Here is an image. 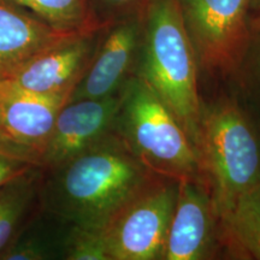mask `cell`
<instances>
[{
  "instance_id": "6da1fadb",
  "label": "cell",
  "mask_w": 260,
  "mask_h": 260,
  "mask_svg": "<svg viewBox=\"0 0 260 260\" xmlns=\"http://www.w3.org/2000/svg\"><path fill=\"white\" fill-rule=\"evenodd\" d=\"M158 175L115 132L52 170H42L40 207L61 222L104 232Z\"/></svg>"
},
{
  "instance_id": "7a4b0ae2",
  "label": "cell",
  "mask_w": 260,
  "mask_h": 260,
  "mask_svg": "<svg viewBox=\"0 0 260 260\" xmlns=\"http://www.w3.org/2000/svg\"><path fill=\"white\" fill-rule=\"evenodd\" d=\"M199 70L177 0H151L145 12L136 75L176 116L197 152L203 111Z\"/></svg>"
},
{
  "instance_id": "3957f363",
  "label": "cell",
  "mask_w": 260,
  "mask_h": 260,
  "mask_svg": "<svg viewBox=\"0 0 260 260\" xmlns=\"http://www.w3.org/2000/svg\"><path fill=\"white\" fill-rule=\"evenodd\" d=\"M198 154L220 219L260 182V133L236 99L203 103Z\"/></svg>"
},
{
  "instance_id": "277c9868",
  "label": "cell",
  "mask_w": 260,
  "mask_h": 260,
  "mask_svg": "<svg viewBox=\"0 0 260 260\" xmlns=\"http://www.w3.org/2000/svg\"><path fill=\"white\" fill-rule=\"evenodd\" d=\"M113 132L158 176L205 180L199 155L186 130L139 75H133L123 87Z\"/></svg>"
},
{
  "instance_id": "5b68a950",
  "label": "cell",
  "mask_w": 260,
  "mask_h": 260,
  "mask_svg": "<svg viewBox=\"0 0 260 260\" xmlns=\"http://www.w3.org/2000/svg\"><path fill=\"white\" fill-rule=\"evenodd\" d=\"M199 69L235 79L252 38L249 0H177Z\"/></svg>"
},
{
  "instance_id": "8992f818",
  "label": "cell",
  "mask_w": 260,
  "mask_h": 260,
  "mask_svg": "<svg viewBox=\"0 0 260 260\" xmlns=\"http://www.w3.org/2000/svg\"><path fill=\"white\" fill-rule=\"evenodd\" d=\"M180 181L158 176L103 232L109 260H161Z\"/></svg>"
},
{
  "instance_id": "52a82bcc",
  "label": "cell",
  "mask_w": 260,
  "mask_h": 260,
  "mask_svg": "<svg viewBox=\"0 0 260 260\" xmlns=\"http://www.w3.org/2000/svg\"><path fill=\"white\" fill-rule=\"evenodd\" d=\"M96 39L98 29L70 32L2 82L23 92L69 102L88 69Z\"/></svg>"
},
{
  "instance_id": "ba28073f",
  "label": "cell",
  "mask_w": 260,
  "mask_h": 260,
  "mask_svg": "<svg viewBox=\"0 0 260 260\" xmlns=\"http://www.w3.org/2000/svg\"><path fill=\"white\" fill-rule=\"evenodd\" d=\"M144 18L145 14L130 16L98 29L92 60L69 102L103 99L121 92L138 69Z\"/></svg>"
},
{
  "instance_id": "9c48e42d",
  "label": "cell",
  "mask_w": 260,
  "mask_h": 260,
  "mask_svg": "<svg viewBox=\"0 0 260 260\" xmlns=\"http://www.w3.org/2000/svg\"><path fill=\"white\" fill-rule=\"evenodd\" d=\"M223 246L222 225L205 180H182L161 260H204Z\"/></svg>"
},
{
  "instance_id": "30bf717a",
  "label": "cell",
  "mask_w": 260,
  "mask_h": 260,
  "mask_svg": "<svg viewBox=\"0 0 260 260\" xmlns=\"http://www.w3.org/2000/svg\"><path fill=\"white\" fill-rule=\"evenodd\" d=\"M121 99L122 90L103 99L70 100L65 104L39 155L37 167L44 171L60 167L109 135Z\"/></svg>"
},
{
  "instance_id": "8fae6325",
  "label": "cell",
  "mask_w": 260,
  "mask_h": 260,
  "mask_svg": "<svg viewBox=\"0 0 260 260\" xmlns=\"http://www.w3.org/2000/svg\"><path fill=\"white\" fill-rule=\"evenodd\" d=\"M67 103L0 82V147L37 165L58 113Z\"/></svg>"
},
{
  "instance_id": "7c38bea8",
  "label": "cell",
  "mask_w": 260,
  "mask_h": 260,
  "mask_svg": "<svg viewBox=\"0 0 260 260\" xmlns=\"http://www.w3.org/2000/svg\"><path fill=\"white\" fill-rule=\"evenodd\" d=\"M68 34L14 0H0V82Z\"/></svg>"
},
{
  "instance_id": "4fadbf2b",
  "label": "cell",
  "mask_w": 260,
  "mask_h": 260,
  "mask_svg": "<svg viewBox=\"0 0 260 260\" xmlns=\"http://www.w3.org/2000/svg\"><path fill=\"white\" fill-rule=\"evenodd\" d=\"M41 175L34 167L0 188V255L40 211Z\"/></svg>"
},
{
  "instance_id": "5bb4252c",
  "label": "cell",
  "mask_w": 260,
  "mask_h": 260,
  "mask_svg": "<svg viewBox=\"0 0 260 260\" xmlns=\"http://www.w3.org/2000/svg\"><path fill=\"white\" fill-rule=\"evenodd\" d=\"M69 226V224L40 209L2 253L0 260L64 259Z\"/></svg>"
},
{
  "instance_id": "9a60e30c",
  "label": "cell",
  "mask_w": 260,
  "mask_h": 260,
  "mask_svg": "<svg viewBox=\"0 0 260 260\" xmlns=\"http://www.w3.org/2000/svg\"><path fill=\"white\" fill-rule=\"evenodd\" d=\"M223 247L243 259L260 260V182L220 218Z\"/></svg>"
},
{
  "instance_id": "2e32d148",
  "label": "cell",
  "mask_w": 260,
  "mask_h": 260,
  "mask_svg": "<svg viewBox=\"0 0 260 260\" xmlns=\"http://www.w3.org/2000/svg\"><path fill=\"white\" fill-rule=\"evenodd\" d=\"M64 32L92 29L88 23V0H14Z\"/></svg>"
},
{
  "instance_id": "e0dca14e",
  "label": "cell",
  "mask_w": 260,
  "mask_h": 260,
  "mask_svg": "<svg viewBox=\"0 0 260 260\" xmlns=\"http://www.w3.org/2000/svg\"><path fill=\"white\" fill-rule=\"evenodd\" d=\"M67 260H109L102 232L70 225L64 247Z\"/></svg>"
},
{
  "instance_id": "ac0fdd59",
  "label": "cell",
  "mask_w": 260,
  "mask_h": 260,
  "mask_svg": "<svg viewBox=\"0 0 260 260\" xmlns=\"http://www.w3.org/2000/svg\"><path fill=\"white\" fill-rule=\"evenodd\" d=\"M151 0H88V23L99 29L112 22L145 14Z\"/></svg>"
},
{
  "instance_id": "d6986e66",
  "label": "cell",
  "mask_w": 260,
  "mask_h": 260,
  "mask_svg": "<svg viewBox=\"0 0 260 260\" xmlns=\"http://www.w3.org/2000/svg\"><path fill=\"white\" fill-rule=\"evenodd\" d=\"M235 79L245 95L260 111V28L253 29L251 41Z\"/></svg>"
},
{
  "instance_id": "ffe728a7",
  "label": "cell",
  "mask_w": 260,
  "mask_h": 260,
  "mask_svg": "<svg viewBox=\"0 0 260 260\" xmlns=\"http://www.w3.org/2000/svg\"><path fill=\"white\" fill-rule=\"evenodd\" d=\"M34 167L37 165L0 147V188Z\"/></svg>"
},
{
  "instance_id": "44dd1931",
  "label": "cell",
  "mask_w": 260,
  "mask_h": 260,
  "mask_svg": "<svg viewBox=\"0 0 260 260\" xmlns=\"http://www.w3.org/2000/svg\"><path fill=\"white\" fill-rule=\"evenodd\" d=\"M249 8H251V15L260 14V0H249Z\"/></svg>"
},
{
  "instance_id": "7402d4cb",
  "label": "cell",
  "mask_w": 260,
  "mask_h": 260,
  "mask_svg": "<svg viewBox=\"0 0 260 260\" xmlns=\"http://www.w3.org/2000/svg\"><path fill=\"white\" fill-rule=\"evenodd\" d=\"M251 22H252V29L260 28V14L251 15Z\"/></svg>"
}]
</instances>
